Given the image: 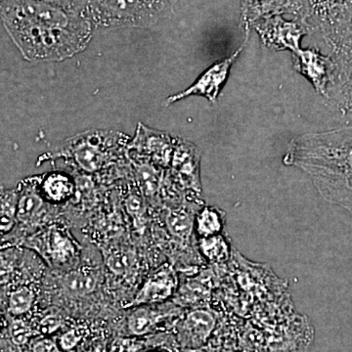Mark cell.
Segmentation results:
<instances>
[{
	"label": "cell",
	"instance_id": "cell-1",
	"mask_svg": "<svg viewBox=\"0 0 352 352\" xmlns=\"http://www.w3.org/2000/svg\"><path fill=\"white\" fill-rule=\"evenodd\" d=\"M1 20L13 43L30 61H62L82 52L92 36L91 22L38 0H0Z\"/></svg>",
	"mask_w": 352,
	"mask_h": 352
},
{
	"label": "cell",
	"instance_id": "cell-2",
	"mask_svg": "<svg viewBox=\"0 0 352 352\" xmlns=\"http://www.w3.org/2000/svg\"><path fill=\"white\" fill-rule=\"evenodd\" d=\"M283 163L307 173L324 200L352 217V124L295 136Z\"/></svg>",
	"mask_w": 352,
	"mask_h": 352
},
{
	"label": "cell",
	"instance_id": "cell-3",
	"mask_svg": "<svg viewBox=\"0 0 352 352\" xmlns=\"http://www.w3.org/2000/svg\"><path fill=\"white\" fill-rule=\"evenodd\" d=\"M176 0H87L83 15L94 27H147L175 12Z\"/></svg>",
	"mask_w": 352,
	"mask_h": 352
},
{
	"label": "cell",
	"instance_id": "cell-4",
	"mask_svg": "<svg viewBox=\"0 0 352 352\" xmlns=\"http://www.w3.org/2000/svg\"><path fill=\"white\" fill-rule=\"evenodd\" d=\"M307 18L332 53L352 32V0H308Z\"/></svg>",
	"mask_w": 352,
	"mask_h": 352
},
{
	"label": "cell",
	"instance_id": "cell-5",
	"mask_svg": "<svg viewBox=\"0 0 352 352\" xmlns=\"http://www.w3.org/2000/svg\"><path fill=\"white\" fill-rule=\"evenodd\" d=\"M122 140L118 132L88 131L69 139L56 155L69 157L85 173H95L107 162L109 149Z\"/></svg>",
	"mask_w": 352,
	"mask_h": 352
},
{
	"label": "cell",
	"instance_id": "cell-6",
	"mask_svg": "<svg viewBox=\"0 0 352 352\" xmlns=\"http://www.w3.org/2000/svg\"><path fill=\"white\" fill-rule=\"evenodd\" d=\"M252 31L256 32L261 45L273 51L289 50L292 53L300 50L305 36L314 34L308 18L284 19L283 16H272L258 21Z\"/></svg>",
	"mask_w": 352,
	"mask_h": 352
},
{
	"label": "cell",
	"instance_id": "cell-7",
	"mask_svg": "<svg viewBox=\"0 0 352 352\" xmlns=\"http://www.w3.org/2000/svg\"><path fill=\"white\" fill-rule=\"evenodd\" d=\"M293 65L295 71L309 80L317 94L328 99L329 89L338 74L337 62L332 54H323L315 47L300 48L293 53Z\"/></svg>",
	"mask_w": 352,
	"mask_h": 352
},
{
	"label": "cell",
	"instance_id": "cell-8",
	"mask_svg": "<svg viewBox=\"0 0 352 352\" xmlns=\"http://www.w3.org/2000/svg\"><path fill=\"white\" fill-rule=\"evenodd\" d=\"M332 55L338 74L327 100L346 124H352V32Z\"/></svg>",
	"mask_w": 352,
	"mask_h": 352
},
{
	"label": "cell",
	"instance_id": "cell-9",
	"mask_svg": "<svg viewBox=\"0 0 352 352\" xmlns=\"http://www.w3.org/2000/svg\"><path fill=\"white\" fill-rule=\"evenodd\" d=\"M248 43H249V39H244V43L239 50H236L230 56L215 62L212 66L208 67L199 76L195 82L192 83L191 87L168 97L166 101V105H171V104L186 98V97L192 96V95L205 97L212 103L217 102V97L228 80L231 68L235 64L236 60L240 56Z\"/></svg>",
	"mask_w": 352,
	"mask_h": 352
},
{
	"label": "cell",
	"instance_id": "cell-10",
	"mask_svg": "<svg viewBox=\"0 0 352 352\" xmlns=\"http://www.w3.org/2000/svg\"><path fill=\"white\" fill-rule=\"evenodd\" d=\"M289 14L295 18H307V8L302 0H241L240 27L245 39L252 34V25L272 16Z\"/></svg>",
	"mask_w": 352,
	"mask_h": 352
},
{
	"label": "cell",
	"instance_id": "cell-11",
	"mask_svg": "<svg viewBox=\"0 0 352 352\" xmlns=\"http://www.w3.org/2000/svg\"><path fill=\"white\" fill-rule=\"evenodd\" d=\"M31 244L52 265L65 266L75 263L78 254L75 241L59 227H50L43 231L31 241Z\"/></svg>",
	"mask_w": 352,
	"mask_h": 352
},
{
	"label": "cell",
	"instance_id": "cell-12",
	"mask_svg": "<svg viewBox=\"0 0 352 352\" xmlns=\"http://www.w3.org/2000/svg\"><path fill=\"white\" fill-rule=\"evenodd\" d=\"M176 280L170 270L157 271L143 285L133 300L134 305H152L166 300L175 291Z\"/></svg>",
	"mask_w": 352,
	"mask_h": 352
},
{
	"label": "cell",
	"instance_id": "cell-13",
	"mask_svg": "<svg viewBox=\"0 0 352 352\" xmlns=\"http://www.w3.org/2000/svg\"><path fill=\"white\" fill-rule=\"evenodd\" d=\"M214 327V319L208 312H192L183 325L182 335L190 346H199L207 340Z\"/></svg>",
	"mask_w": 352,
	"mask_h": 352
},
{
	"label": "cell",
	"instance_id": "cell-14",
	"mask_svg": "<svg viewBox=\"0 0 352 352\" xmlns=\"http://www.w3.org/2000/svg\"><path fill=\"white\" fill-rule=\"evenodd\" d=\"M44 203L36 188L25 186L18 194L17 220L30 224L43 214Z\"/></svg>",
	"mask_w": 352,
	"mask_h": 352
},
{
	"label": "cell",
	"instance_id": "cell-15",
	"mask_svg": "<svg viewBox=\"0 0 352 352\" xmlns=\"http://www.w3.org/2000/svg\"><path fill=\"white\" fill-rule=\"evenodd\" d=\"M43 193L46 199L53 203H60L73 196L75 185L68 176L62 173H51L44 178Z\"/></svg>",
	"mask_w": 352,
	"mask_h": 352
},
{
	"label": "cell",
	"instance_id": "cell-16",
	"mask_svg": "<svg viewBox=\"0 0 352 352\" xmlns=\"http://www.w3.org/2000/svg\"><path fill=\"white\" fill-rule=\"evenodd\" d=\"M160 315L149 307H139L127 318L129 332L134 336H142L152 332L159 322Z\"/></svg>",
	"mask_w": 352,
	"mask_h": 352
},
{
	"label": "cell",
	"instance_id": "cell-17",
	"mask_svg": "<svg viewBox=\"0 0 352 352\" xmlns=\"http://www.w3.org/2000/svg\"><path fill=\"white\" fill-rule=\"evenodd\" d=\"M64 286L74 295H90L96 289L97 278L88 271H74L65 278Z\"/></svg>",
	"mask_w": 352,
	"mask_h": 352
},
{
	"label": "cell",
	"instance_id": "cell-18",
	"mask_svg": "<svg viewBox=\"0 0 352 352\" xmlns=\"http://www.w3.org/2000/svg\"><path fill=\"white\" fill-rule=\"evenodd\" d=\"M222 226L221 215L212 208H204L196 219L197 231L204 238L219 235Z\"/></svg>",
	"mask_w": 352,
	"mask_h": 352
},
{
	"label": "cell",
	"instance_id": "cell-19",
	"mask_svg": "<svg viewBox=\"0 0 352 352\" xmlns=\"http://www.w3.org/2000/svg\"><path fill=\"white\" fill-rule=\"evenodd\" d=\"M36 300V295L28 287H20L11 293L8 300V309L15 316L27 314Z\"/></svg>",
	"mask_w": 352,
	"mask_h": 352
},
{
	"label": "cell",
	"instance_id": "cell-20",
	"mask_svg": "<svg viewBox=\"0 0 352 352\" xmlns=\"http://www.w3.org/2000/svg\"><path fill=\"white\" fill-rule=\"evenodd\" d=\"M18 194L14 192L2 193L1 197V234H6L13 228L17 219Z\"/></svg>",
	"mask_w": 352,
	"mask_h": 352
},
{
	"label": "cell",
	"instance_id": "cell-21",
	"mask_svg": "<svg viewBox=\"0 0 352 352\" xmlns=\"http://www.w3.org/2000/svg\"><path fill=\"white\" fill-rule=\"evenodd\" d=\"M201 251L210 261H221L226 258V247L224 241L219 235L204 238Z\"/></svg>",
	"mask_w": 352,
	"mask_h": 352
},
{
	"label": "cell",
	"instance_id": "cell-22",
	"mask_svg": "<svg viewBox=\"0 0 352 352\" xmlns=\"http://www.w3.org/2000/svg\"><path fill=\"white\" fill-rule=\"evenodd\" d=\"M139 182L147 194H153L157 187V177L154 168L143 166L139 168Z\"/></svg>",
	"mask_w": 352,
	"mask_h": 352
},
{
	"label": "cell",
	"instance_id": "cell-23",
	"mask_svg": "<svg viewBox=\"0 0 352 352\" xmlns=\"http://www.w3.org/2000/svg\"><path fill=\"white\" fill-rule=\"evenodd\" d=\"M38 1L46 2V3L61 7V8L66 9V10L73 11V12L82 14L83 15L87 0H38Z\"/></svg>",
	"mask_w": 352,
	"mask_h": 352
},
{
	"label": "cell",
	"instance_id": "cell-24",
	"mask_svg": "<svg viewBox=\"0 0 352 352\" xmlns=\"http://www.w3.org/2000/svg\"><path fill=\"white\" fill-rule=\"evenodd\" d=\"M31 332L30 329L23 324L22 322H16L15 324L11 327V337L14 342L18 344H23L27 342L30 338Z\"/></svg>",
	"mask_w": 352,
	"mask_h": 352
},
{
	"label": "cell",
	"instance_id": "cell-25",
	"mask_svg": "<svg viewBox=\"0 0 352 352\" xmlns=\"http://www.w3.org/2000/svg\"><path fill=\"white\" fill-rule=\"evenodd\" d=\"M126 208L127 212H129L133 217H139L144 212V203H143L142 199L138 195H131L127 198L126 200Z\"/></svg>",
	"mask_w": 352,
	"mask_h": 352
},
{
	"label": "cell",
	"instance_id": "cell-26",
	"mask_svg": "<svg viewBox=\"0 0 352 352\" xmlns=\"http://www.w3.org/2000/svg\"><path fill=\"white\" fill-rule=\"evenodd\" d=\"M108 265L113 272L122 274L126 271L127 265H129V261H127L126 256L122 252V254H113L109 258Z\"/></svg>",
	"mask_w": 352,
	"mask_h": 352
},
{
	"label": "cell",
	"instance_id": "cell-27",
	"mask_svg": "<svg viewBox=\"0 0 352 352\" xmlns=\"http://www.w3.org/2000/svg\"><path fill=\"white\" fill-rule=\"evenodd\" d=\"M78 340H80V338L76 335L75 332L72 331V332L65 333L62 337L61 346L64 349H73L78 344Z\"/></svg>",
	"mask_w": 352,
	"mask_h": 352
},
{
	"label": "cell",
	"instance_id": "cell-28",
	"mask_svg": "<svg viewBox=\"0 0 352 352\" xmlns=\"http://www.w3.org/2000/svg\"><path fill=\"white\" fill-rule=\"evenodd\" d=\"M34 352H58L56 346L50 340H41L34 346Z\"/></svg>",
	"mask_w": 352,
	"mask_h": 352
}]
</instances>
